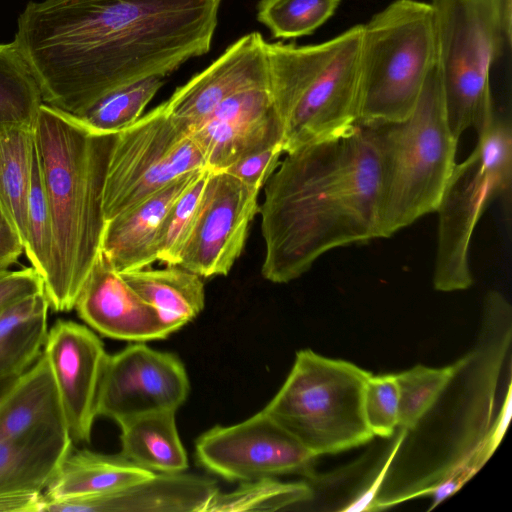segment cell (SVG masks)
Returning <instances> with one entry per match:
<instances>
[{
	"label": "cell",
	"mask_w": 512,
	"mask_h": 512,
	"mask_svg": "<svg viewBox=\"0 0 512 512\" xmlns=\"http://www.w3.org/2000/svg\"><path fill=\"white\" fill-rule=\"evenodd\" d=\"M20 375L21 373H15L0 377V402L12 388V386L16 383Z\"/></svg>",
	"instance_id": "cell-42"
},
{
	"label": "cell",
	"mask_w": 512,
	"mask_h": 512,
	"mask_svg": "<svg viewBox=\"0 0 512 512\" xmlns=\"http://www.w3.org/2000/svg\"><path fill=\"white\" fill-rule=\"evenodd\" d=\"M47 331V315H43L0 339V377L31 366L42 352Z\"/></svg>",
	"instance_id": "cell-34"
},
{
	"label": "cell",
	"mask_w": 512,
	"mask_h": 512,
	"mask_svg": "<svg viewBox=\"0 0 512 512\" xmlns=\"http://www.w3.org/2000/svg\"><path fill=\"white\" fill-rule=\"evenodd\" d=\"M52 239L51 214L35 147L26 208L24 253L43 281L50 263Z\"/></svg>",
	"instance_id": "cell-32"
},
{
	"label": "cell",
	"mask_w": 512,
	"mask_h": 512,
	"mask_svg": "<svg viewBox=\"0 0 512 512\" xmlns=\"http://www.w3.org/2000/svg\"><path fill=\"white\" fill-rule=\"evenodd\" d=\"M155 473L121 454L106 455L71 448L45 489L47 500L87 497L121 490Z\"/></svg>",
	"instance_id": "cell-21"
},
{
	"label": "cell",
	"mask_w": 512,
	"mask_h": 512,
	"mask_svg": "<svg viewBox=\"0 0 512 512\" xmlns=\"http://www.w3.org/2000/svg\"><path fill=\"white\" fill-rule=\"evenodd\" d=\"M49 303L44 292L23 298L0 311V339L28 322L48 315Z\"/></svg>",
	"instance_id": "cell-36"
},
{
	"label": "cell",
	"mask_w": 512,
	"mask_h": 512,
	"mask_svg": "<svg viewBox=\"0 0 512 512\" xmlns=\"http://www.w3.org/2000/svg\"><path fill=\"white\" fill-rule=\"evenodd\" d=\"M466 363L464 358L442 368L417 365L395 374L399 390L398 426L414 429Z\"/></svg>",
	"instance_id": "cell-29"
},
{
	"label": "cell",
	"mask_w": 512,
	"mask_h": 512,
	"mask_svg": "<svg viewBox=\"0 0 512 512\" xmlns=\"http://www.w3.org/2000/svg\"><path fill=\"white\" fill-rule=\"evenodd\" d=\"M40 292H44V281L32 266L15 271L8 270L0 276V311Z\"/></svg>",
	"instance_id": "cell-37"
},
{
	"label": "cell",
	"mask_w": 512,
	"mask_h": 512,
	"mask_svg": "<svg viewBox=\"0 0 512 512\" xmlns=\"http://www.w3.org/2000/svg\"><path fill=\"white\" fill-rule=\"evenodd\" d=\"M266 43L259 32L237 39L163 102L168 115L189 134L230 96L269 85Z\"/></svg>",
	"instance_id": "cell-16"
},
{
	"label": "cell",
	"mask_w": 512,
	"mask_h": 512,
	"mask_svg": "<svg viewBox=\"0 0 512 512\" xmlns=\"http://www.w3.org/2000/svg\"><path fill=\"white\" fill-rule=\"evenodd\" d=\"M205 169L198 146L159 104L116 134L103 191L105 221Z\"/></svg>",
	"instance_id": "cell-10"
},
{
	"label": "cell",
	"mask_w": 512,
	"mask_h": 512,
	"mask_svg": "<svg viewBox=\"0 0 512 512\" xmlns=\"http://www.w3.org/2000/svg\"><path fill=\"white\" fill-rule=\"evenodd\" d=\"M370 374L347 361L298 351L263 410L315 457L358 447L374 436L363 410Z\"/></svg>",
	"instance_id": "cell-6"
},
{
	"label": "cell",
	"mask_w": 512,
	"mask_h": 512,
	"mask_svg": "<svg viewBox=\"0 0 512 512\" xmlns=\"http://www.w3.org/2000/svg\"><path fill=\"white\" fill-rule=\"evenodd\" d=\"M341 0H259L257 20L273 38L292 39L312 34L335 12Z\"/></svg>",
	"instance_id": "cell-30"
},
{
	"label": "cell",
	"mask_w": 512,
	"mask_h": 512,
	"mask_svg": "<svg viewBox=\"0 0 512 512\" xmlns=\"http://www.w3.org/2000/svg\"><path fill=\"white\" fill-rule=\"evenodd\" d=\"M189 135L213 172L225 171L249 153L282 143L269 85L230 96Z\"/></svg>",
	"instance_id": "cell-15"
},
{
	"label": "cell",
	"mask_w": 512,
	"mask_h": 512,
	"mask_svg": "<svg viewBox=\"0 0 512 512\" xmlns=\"http://www.w3.org/2000/svg\"><path fill=\"white\" fill-rule=\"evenodd\" d=\"M501 12L505 42L510 46L512 32V0H501Z\"/></svg>",
	"instance_id": "cell-41"
},
{
	"label": "cell",
	"mask_w": 512,
	"mask_h": 512,
	"mask_svg": "<svg viewBox=\"0 0 512 512\" xmlns=\"http://www.w3.org/2000/svg\"><path fill=\"white\" fill-rule=\"evenodd\" d=\"M435 60L430 3L395 0L375 14L362 30L358 124L406 118Z\"/></svg>",
	"instance_id": "cell-7"
},
{
	"label": "cell",
	"mask_w": 512,
	"mask_h": 512,
	"mask_svg": "<svg viewBox=\"0 0 512 512\" xmlns=\"http://www.w3.org/2000/svg\"><path fill=\"white\" fill-rule=\"evenodd\" d=\"M405 431L404 430L398 441V444L394 447V450L392 452V454L390 455L389 459L387 460L385 466L382 468V470L380 471V473L377 475V479H375V481L372 483V485L370 486L369 489H367L362 495L361 497H358L357 499H355L353 502H351L348 507L342 509L344 511H363V510H367L370 508V506L372 505L373 503V500L375 499V495L377 493V490L379 489L380 487V484L382 483L383 481V478H384V475L386 474L387 470H388V467L390 465V462L393 458V456L395 455L397 449H398V446L399 444L401 443V440L403 439L404 435H405Z\"/></svg>",
	"instance_id": "cell-40"
},
{
	"label": "cell",
	"mask_w": 512,
	"mask_h": 512,
	"mask_svg": "<svg viewBox=\"0 0 512 512\" xmlns=\"http://www.w3.org/2000/svg\"><path fill=\"white\" fill-rule=\"evenodd\" d=\"M40 87L15 43L0 44V123L35 126Z\"/></svg>",
	"instance_id": "cell-27"
},
{
	"label": "cell",
	"mask_w": 512,
	"mask_h": 512,
	"mask_svg": "<svg viewBox=\"0 0 512 512\" xmlns=\"http://www.w3.org/2000/svg\"><path fill=\"white\" fill-rule=\"evenodd\" d=\"M218 490L206 477L155 473L121 490L87 497L47 500L49 512H199Z\"/></svg>",
	"instance_id": "cell-18"
},
{
	"label": "cell",
	"mask_w": 512,
	"mask_h": 512,
	"mask_svg": "<svg viewBox=\"0 0 512 512\" xmlns=\"http://www.w3.org/2000/svg\"><path fill=\"white\" fill-rule=\"evenodd\" d=\"M72 447L65 427L44 426L0 440V494L43 492Z\"/></svg>",
	"instance_id": "cell-20"
},
{
	"label": "cell",
	"mask_w": 512,
	"mask_h": 512,
	"mask_svg": "<svg viewBox=\"0 0 512 512\" xmlns=\"http://www.w3.org/2000/svg\"><path fill=\"white\" fill-rule=\"evenodd\" d=\"M282 154L283 145L278 143L243 156L225 171L261 190L278 167Z\"/></svg>",
	"instance_id": "cell-35"
},
{
	"label": "cell",
	"mask_w": 512,
	"mask_h": 512,
	"mask_svg": "<svg viewBox=\"0 0 512 512\" xmlns=\"http://www.w3.org/2000/svg\"><path fill=\"white\" fill-rule=\"evenodd\" d=\"M477 136L474 150L455 165L436 209L433 285L442 292L465 290L472 285L469 249L475 227L489 204L511 189L510 118L495 110Z\"/></svg>",
	"instance_id": "cell-9"
},
{
	"label": "cell",
	"mask_w": 512,
	"mask_h": 512,
	"mask_svg": "<svg viewBox=\"0 0 512 512\" xmlns=\"http://www.w3.org/2000/svg\"><path fill=\"white\" fill-rule=\"evenodd\" d=\"M363 24L318 44L266 43L284 154L352 130L360 116Z\"/></svg>",
	"instance_id": "cell-4"
},
{
	"label": "cell",
	"mask_w": 512,
	"mask_h": 512,
	"mask_svg": "<svg viewBox=\"0 0 512 512\" xmlns=\"http://www.w3.org/2000/svg\"><path fill=\"white\" fill-rule=\"evenodd\" d=\"M259 192L226 171H210L178 266L202 278L227 275L259 212Z\"/></svg>",
	"instance_id": "cell-12"
},
{
	"label": "cell",
	"mask_w": 512,
	"mask_h": 512,
	"mask_svg": "<svg viewBox=\"0 0 512 512\" xmlns=\"http://www.w3.org/2000/svg\"><path fill=\"white\" fill-rule=\"evenodd\" d=\"M363 410L374 436H392L399 423V390L395 374L369 375L364 387Z\"/></svg>",
	"instance_id": "cell-33"
},
{
	"label": "cell",
	"mask_w": 512,
	"mask_h": 512,
	"mask_svg": "<svg viewBox=\"0 0 512 512\" xmlns=\"http://www.w3.org/2000/svg\"><path fill=\"white\" fill-rule=\"evenodd\" d=\"M45 502L43 492L2 493L0 512H44Z\"/></svg>",
	"instance_id": "cell-39"
},
{
	"label": "cell",
	"mask_w": 512,
	"mask_h": 512,
	"mask_svg": "<svg viewBox=\"0 0 512 512\" xmlns=\"http://www.w3.org/2000/svg\"><path fill=\"white\" fill-rule=\"evenodd\" d=\"M164 85L162 78L152 77L115 90L82 113L73 116L89 130L117 134L136 122Z\"/></svg>",
	"instance_id": "cell-28"
},
{
	"label": "cell",
	"mask_w": 512,
	"mask_h": 512,
	"mask_svg": "<svg viewBox=\"0 0 512 512\" xmlns=\"http://www.w3.org/2000/svg\"><path fill=\"white\" fill-rule=\"evenodd\" d=\"M199 172L176 180L131 209L106 220L100 253L117 272L149 268L158 261L164 218Z\"/></svg>",
	"instance_id": "cell-19"
},
{
	"label": "cell",
	"mask_w": 512,
	"mask_h": 512,
	"mask_svg": "<svg viewBox=\"0 0 512 512\" xmlns=\"http://www.w3.org/2000/svg\"><path fill=\"white\" fill-rule=\"evenodd\" d=\"M175 413H149L121 424L120 454L154 473L184 472L188 459L178 434Z\"/></svg>",
	"instance_id": "cell-24"
},
{
	"label": "cell",
	"mask_w": 512,
	"mask_h": 512,
	"mask_svg": "<svg viewBox=\"0 0 512 512\" xmlns=\"http://www.w3.org/2000/svg\"><path fill=\"white\" fill-rule=\"evenodd\" d=\"M44 426L67 428L53 373L41 352L0 402V440Z\"/></svg>",
	"instance_id": "cell-22"
},
{
	"label": "cell",
	"mask_w": 512,
	"mask_h": 512,
	"mask_svg": "<svg viewBox=\"0 0 512 512\" xmlns=\"http://www.w3.org/2000/svg\"><path fill=\"white\" fill-rule=\"evenodd\" d=\"M198 462L229 481L247 482L300 473L316 458L263 409L230 426H214L198 437Z\"/></svg>",
	"instance_id": "cell-11"
},
{
	"label": "cell",
	"mask_w": 512,
	"mask_h": 512,
	"mask_svg": "<svg viewBox=\"0 0 512 512\" xmlns=\"http://www.w3.org/2000/svg\"><path fill=\"white\" fill-rule=\"evenodd\" d=\"M42 353L53 373L73 444L90 442L109 356L102 341L85 325L58 320L47 331Z\"/></svg>",
	"instance_id": "cell-14"
},
{
	"label": "cell",
	"mask_w": 512,
	"mask_h": 512,
	"mask_svg": "<svg viewBox=\"0 0 512 512\" xmlns=\"http://www.w3.org/2000/svg\"><path fill=\"white\" fill-rule=\"evenodd\" d=\"M189 389L187 372L176 355L136 342L108 356L97 414L120 426L141 415L176 412Z\"/></svg>",
	"instance_id": "cell-13"
},
{
	"label": "cell",
	"mask_w": 512,
	"mask_h": 512,
	"mask_svg": "<svg viewBox=\"0 0 512 512\" xmlns=\"http://www.w3.org/2000/svg\"><path fill=\"white\" fill-rule=\"evenodd\" d=\"M74 309L90 328L109 338L145 342L170 335L158 312L101 253L81 287Z\"/></svg>",
	"instance_id": "cell-17"
},
{
	"label": "cell",
	"mask_w": 512,
	"mask_h": 512,
	"mask_svg": "<svg viewBox=\"0 0 512 512\" xmlns=\"http://www.w3.org/2000/svg\"><path fill=\"white\" fill-rule=\"evenodd\" d=\"M221 1H31L13 42L43 103L76 116L115 90L164 79L208 53Z\"/></svg>",
	"instance_id": "cell-1"
},
{
	"label": "cell",
	"mask_w": 512,
	"mask_h": 512,
	"mask_svg": "<svg viewBox=\"0 0 512 512\" xmlns=\"http://www.w3.org/2000/svg\"><path fill=\"white\" fill-rule=\"evenodd\" d=\"M436 66L452 134L480 132L495 109L490 71L505 42L501 0H432Z\"/></svg>",
	"instance_id": "cell-8"
},
{
	"label": "cell",
	"mask_w": 512,
	"mask_h": 512,
	"mask_svg": "<svg viewBox=\"0 0 512 512\" xmlns=\"http://www.w3.org/2000/svg\"><path fill=\"white\" fill-rule=\"evenodd\" d=\"M35 126L0 123V205L23 242L35 152Z\"/></svg>",
	"instance_id": "cell-25"
},
{
	"label": "cell",
	"mask_w": 512,
	"mask_h": 512,
	"mask_svg": "<svg viewBox=\"0 0 512 512\" xmlns=\"http://www.w3.org/2000/svg\"><path fill=\"white\" fill-rule=\"evenodd\" d=\"M259 206L262 276L293 281L326 252L379 238L380 167L363 126L285 153Z\"/></svg>",
	"instance_id": "cell-2"
},
{
	"label": "cell",
	"mask_w": 512,
	"mask_h": 512,
	"mask_svg": "<svg viewBox=\"0 0 512 512\" xmlns=\"http://www.w3.org/2000/svg\"><path fill=\"white\" fill-rule=\"evenodd\" d=\"M359 125L378 155L379 238H387L436 211L456 165L459 140L448 124L436 60L406 118Z\"/></svg>",
	"instance_id": "cell-5"
},
{
	"label": "cell",
	"mask_w": 512,
	"mask_h": 512,
	"mask_svg": "<svg viewBox=\"0 0 512 512\" xmlns=\"http://www.w3.org/2000/svg\"><path fill=\"white\" fill-rule=\"evenodd\" d=\"M313 490L306 482H282L275 477L241 482L230 492L213 493L199 512H272L309 501Z\"/></svg>",
	"instance_id": "cell-26"
},
{
	"label": "cell",
	"mask_w": 512,
	"mask_h": 512,
	"mask_svg": "<svg viewBox=\"0 0 512 512\" xmlns=\"http://www.w3.org/2000/svg\"><path fill=\"white\" fill-rule=\"evenodd\" d=\"M120 274L158 312L170 334L197 317L205 306L202 277L180 266Z\"/></svg>",
	"instance_id": "cell-23"
},
{
	"label": "cell",
	"mask_w": 512,
	"mask_h": 512,
	"mask_svg": "<svg viewBox=\"0 0 512 512\" xmlns=\"http://www.w3.org/2000/svg\"><path fill=\"white\" fill-rule=\"evenodd\" d=\"M34 131L53 237L44 293L52 310L68 312L100 253L103 191L116 134L93 132L44 103Z\"/></svg>",
	"instance_id": "cell-3"
},
{
	"label": "cell",
	"mask_w": 512,
	"mask_h": 512,
	"mask_svg": "<svg viewBox=\"0 0 512 512\" xmlns=\"http://www.w3.org/2000/svg\"><path fill=\"white\" fill-rule=\"evenodd\" d=\"M8 270H0V276L4 275Z\"/></svg>",
	"instance_id": "cell-43"
},
{
	"label": "cell",
	"mask_w": 512,
	"mask_h": 512,
	"mask_svg": "<svg viewBox=\"0 0 512 512\" xmlns=\"http://www.w3.org/2000/svg\"><path fill=\"white\" fill-rule=\"evenodd\" d=\"M210 170L199 172L168 210L159 236L158 261L178 266L193 229Z\"/></svg>",
	"instance_id": "cell-31"
},
{
	"label": "cell",
	"mask_w": 512,
	"mask_h": 512,
	"mask_svg": "<svg viewBox=\"0 0 512 512\" xmlns=\"http://www.w3.org/2000/svg\"><path fill=\"white\" fill-rule=\"evenodd\" d=\"M23 252V239L0 205V270H8Z\"/></svg>",
	"instance_id": "cell-38"
}]
</instances>
